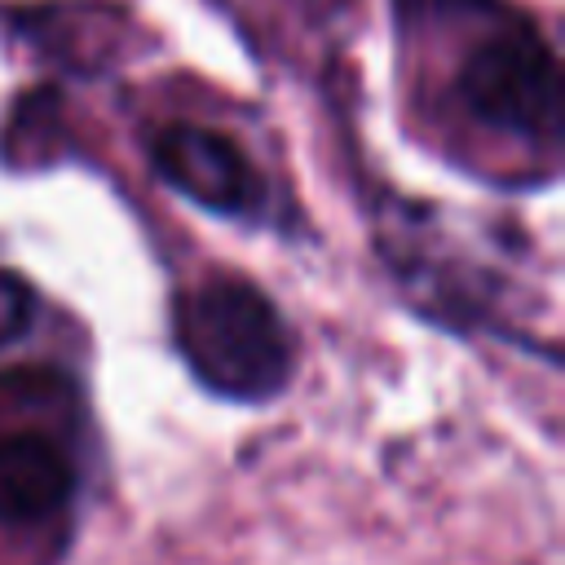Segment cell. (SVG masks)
<instances>
[{
  "label": "cell",
  "mask_w": 565,
  "mask_h": 565,
  "mask_svg": "<svg viewBox=\"0 0 565 565\" xmlns=\"http://www.w3.org/2000/svg\"><path fill=\"white\" fill-rule=\"evenodd\" d=\"M177 349L221 397L265 402L291 375V335L274 300L234 274H207L177 300Z\"/></svg>",
  "instance_id": "cell-1"
},
{
  "label": "cell",
  "mask_w": 565,
  "mask_h": 565,
  "mask_svg": "<svg viewBox=\"0 0 565 565\" xmlns=\"http://www.w3.org/2000/svg\"><path fill=\"white\" fill-rule=\"evenodd\" d=\"M459 110L512 141L556 146L561 141V66L525 18H499L459 62L455 75Z\"/></svg>",
  "instance_id": "cell-2"
},
{
  "label": "cell",
  "mask_w": 565,
  "mask_h": 565,
  "mask_svg": "<svg viewBox=\"0 0 565 565\" xmlns=\"http://www.w3.org/2000/svg\"><path fill=\"white\" fill-rule=\"evenodd\" d=\"M150 154L163 181L177 185L185 199L203 203L207 212L247 216L265 199L260 172L225 132H212L199 124H172L154 137Z\"/></svg>",
  "instance_id": "cell-3"
},
{
  "label": "cell",
  "mask_w": 565,
  "mask_h": 565,
  "mask_svg": "<svg viewBox=\"0 0 565 565\" xmlns=\"http://www.w3.org/2000/svg\"><path fill=\"white\" fill-rule=\"evenodd\" d=\"M75 472L66 450L44 433L0 437V521L35 525L49 521L71 499Z\"/></svg>",
  "instance_id": "cell-4"
},
{
  "label": "cell",
  "mask_w": 565,
  "mask_h": 565,
  "mask_svg": "<svg viewBox=\"0 0 565 565\" xmlns=\"http://www.w3.org/2000/svg\"><path fill=\"white\" fill-rule=\"evenodd\" d=\"M35 322V291L13 269H0V349L22 340Z\"/></svg>",
  "instance_id": "cell-5"
}]
</instances>
